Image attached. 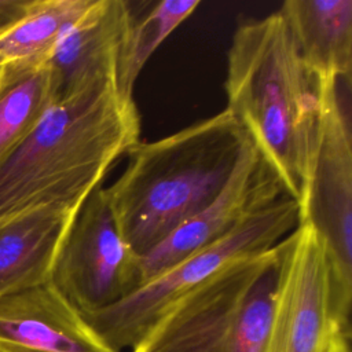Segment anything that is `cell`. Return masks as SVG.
Instances as JSON below:
<instances>
[{"label": "cell", "instance_id": "1", "mask_svg": "<svg viewBox=\"0 0 352 352\" xmlns=\"http://www.w3.org/2000/svg\"><path fill=\"white\" fill-rule=\"evenodd\" d=\"M140 140L133 96L100 80L59 98L0 160V219L43 208L73 212L110 166Z\"/></svg>", "mask_w": 352, "mask_h": 352}, {"label": "cell", "instance_id": "2", "mask_svg": "<svg viewBox=\"0 0 352 352\" xmlns=\"http://www.w3.org/2000/svg\"><path fill=\"white\" fill-rule=\"evenodd\" d=\"M246 133L228 110L157 140H139L103 187L116 224L140 257L201 212L224 187Z\"/></svg>", "mask_w": 352, "mask_h": 352}, {"label": "cell", "instance_id": "3", "mask_svg": "<svg viewBox=\"0 0 352 352\" xmlns=\"http://www.w3.org/2000/svg\"><path fill=\"white\" fill-rule=\"evenodd\" d=\"M227 107L298 201L318 125V88L275 11L238 25L227 54Z\"/></svg>", "mask_w": 352, "mask_h": 352}, {"label": "cell", "instance_id": "4", "mask_svg": "<svg viewBox=\"0 0 352 352\" xmlns=\"http://www.w3.org/2000/svg\"><path fill=\"white\" fill-rule=\"evenodd\" d=\"M298 227V204L285 195L221 239L191 253L100 311L82 315L113 349L133 346L170 308L239 258L274 249Z\"/></svg>", "mask_w": 352, "mask_h": 352}, {"label": "cell", "instance_id": "5", "mask_svg": "<svg viewBox=\"0 0 352 352\" xmlns=\"http://www.w3.org/2000/svg\"><path fill=\"white\" fill-rule=\"evenodd\" d=\"M351 305L338 290L323 239L309 224H298L276 245L264 352H323L334 333L351 337Z\"/></svg>", "mask_w": 352, "mask_h": 352}, {"label": "cell", "instance_id": "6", "mask_svg": "<svg viewBox=\"0 0 352 352\" xmlns=\"http://www.w3.org/2000/svg\"><path fill=\"white\" fill-rule=\"evenodd\" d=\"M342 82L316 85L318 125L297 204L298 224L323 239L338 290L352 302V132Z\"/></svg>", "mask_w": 352, "mask_h": 352}, {"label": "cell", "instance_id": "7", "mask_svg": "<svg viewBox=\"0 0 352 352\" xmlns=\"http://www.w3.org/2000/svg\"><path fill=\"white\" fill-rule=\"evenodd\" d=\"M50 283L81 315L110 307L142 285L140 256L121 235L102 186L73 216Z\"/></svg>", "mask_w": 352, "mask_h": 352}, {"label": "cell", "instance_id": "8", "mask_svg": "<svg viewBox=\"0 0 352 352\" xmlns=\"http://www.w3.org/2000/svg\"><path fill=\"white\" fill-rule=\"evenodd\" d=\"M275 249L230 264L184 296L131 352H223L239 309Z\"/></svg>", "mask_w": 352, "mask_h": 352}, {"label": "cell", "instance_id": "9", "mask_svg": "<svg viewBox=\"0 0 352 352\" xmlns=\"http://www.w3.org/2000/svg\"><path fill=\"white\" fill-rule=\"evenodd\" d=\"M285 195L287 194L279 177L246 136L236 165L220 192L201 212L140 257L142 285L182 258L228 235Z\"/></svg>", "mask_w": 352, "mask_h": 352}, {"label": "cell", "instance_id": "10", "mask_svg": "<svg viewBox=\"0 0 352 352\" xmlns=\"http://www.w3.org/2000/svg\"><path fill=\"white\" fill-rule=\"evenodd\" d=\"M0 352H118L48 282L0 298Z\"/></svg>", "mask_w": 352, "mask_h": 352}, {"label": "cell", "instance_id": "11", "mask_svg": "<svg viewBox=\"0 0 352 352\" xmlns=\"http://www.w3.org/2000/svg\"><path fill=\"white\" fill-rule=\"evenodd\" d=\"M132 19L124 0L89 1L65 29L47 60L56 77L58 99L95 81H116L120 51Z\"/></svg>", "mask_w": 352, "mask_h": 352}, {"label": "cell", "instance_id": "12", "mask_svg": "<svg viewBox=\"0 0 352 352\" xmlns=\"http://www.w3.org/2000/svg\"><path fill=\"white\" fill-rule=\"evenodd\" d=\"M74 214L43 206L0 219V298L50 282Z\"/></svg>", "mask_w": 352, "mask_h": 352}, {"label": "cell", "instance_id": "13", "mask_svg": "<svg viewBox=\"0 0 352 352\" xmlns=\"http://www.w3.org/2000/svg\"><path fill=\"white\" fill-rule=\"evenodd\" d=\"M278 11L316 85L351 81V0H286Z\"/></svg>", "mask_w": 352, "mask_h": 352}, {"label": "cell", "instance_id": "14", "mask_svg": "<svg viewBox=\"0 0 352 352\" xmlns=\"http://www.w3.org/2000/svg\"><path fill=\"white\" fill-rule=\"evenodd\" d=\"M58 100L48 63L0 65V160L14 150Z\"/></svg>", "mask_w": 352, "mask_h": 352}, {"label": "cell", "instance_id": "15", "mask_svg": "<svg viewBox=\"0 0 352 352\" xmlns=\"http://www.w3.org/2000/svg\"><path fill=\"white\" fill-rule=\"evenodd\" d=\"M91 0H33L26 14L0 34L1 63H47L65 29Z\"/></svg>", "mask_w": 352, "mask_h": 352}, {"label": "cell", "instance_id": "16", "mask_svg": "<svg viewBox=\"0 0 352 352\" xmlns=\"http://www.w3.org/2000/svg\"><path fill=\"white\" fill-rule=\"evenodd\" d=\"M199 0H162L139 19H132L120 51L116 82L133 96V87L158 47L199 7Z\"/></svg>", "mask_w": 352, "mask_h": 352}, {"label": "cell", "instance_id": "17", "mask_svg": "<svg viewBox=\"0 0 352 352\" xmlns=\"http://www.w3.org/2000/svg\"><path fill=\"white\" fill-rule=\"evenodd\" d=\"M276 283V249L271 265L258 276L234 323L223 352H264Z\"/></svg>", "mask_w": 352, "mask_h": 352}, {"label": "cell", "instance_id": "18", "mask_svg": "<svg viewBox=\"0 0 352 352\" xmlns=\"http://www.w3.org/2000/svg\"><path fill=\"white\" fill-rule=\"evenodd\" d=\"M33 0H0V34L16 23L30 8Z\"/></svg>", "mask_w": 352, "mask_h": 352}, {"label": "cell", "instance_id": "19", "mask_svg": "<svg viewBox=\"0 0 352 352\" xmlns=\"http://www.w3.org/2000/svg\"><path fill=\"white\" fill-rule=\"evenodd\" d=\"M323 352H351V337L334 333L327 341Z\"/></svg>", "mask_w": 352, "mask_h": 352}]
</instances>
